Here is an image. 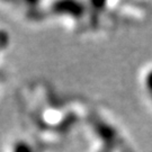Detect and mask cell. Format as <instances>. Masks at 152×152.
<instances>
[{
  "mask_svg": "<svg viewBox=\"0 0 152 152\" xmlns=\"http://www.w3.org/2000/svg\"><path fill=\"white\" fill-rule=\"evenodd\" d=\"M147 85H148V88L150 89V90H152V71L150 75H148L147 77Z\"/></svg>",
  "mask_w": 152,
  "mask_h": 152,
  "instance_id": "1",
  "label": "cell"
}]
</instances>
